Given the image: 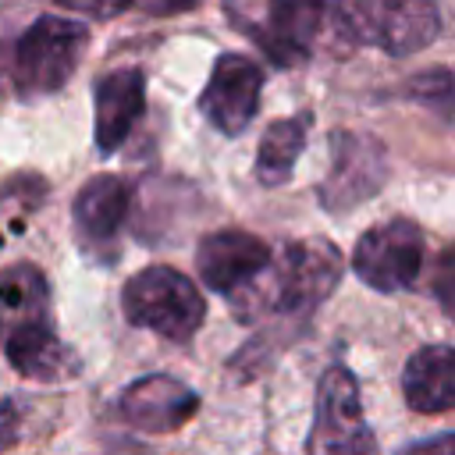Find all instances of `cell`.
Segmentation results:
<instances>
[{
  "label": "cell",
  "instance_id": "cell-1",
  "mask_svg": "<svg viewBox=\"0 0 455 455\" xmlns=\"http://www.w3.org/2000/svg\"><path fill=\"white\" fill-rule=\"evenodd\" d=\"M0 348L32 380H68L78 373L75 352L57 338L50 320L46 277L32 263H7L0 270Z\"/></svg>",
  "mask_w": 455,
  "mask_h": 455
},
{
  "label": "cell",
  "instance_id": "cell-2",
  "mask_svg": "<svg viewBox=\"0 0 455 455\" xmlns=\"http://www.w3.org/2000/svg\"><path fill=\"white\" fill-rule=\"evenodd\" d=\"M331 0H224L228 21L245 32L274 64H302L323 25Z\"/></svg>",
  "mask_w": 455,
  "mask_h": 455
},
{
  "label": "cell",
  "instance_id": "cell-3",
  "mask_svg": "<svg viewBox=\"0 0 455 455\" xmlns=\"http://www.w3.org/2000/svg\"><path fill=\"white\" fill-rule=\"evenodd\" d=\"M121 309L132 327L153 331L167 341H188L206 320L203 291L192 284V277L164 263H153L128 277Z\"/></svg>",
  "mask_w": 455,
  "mask_h": 455
},
{
  "label": "cell",
  "instance_id": "cell-4",
  "mask_svg": "<svg viewBox=\"0 0 455 455\" xmlns=\"http://www.w3.org/2000/svg\"><path fill=\"white\" fill-rule=\"evenodd\" d=\"M85 50H89V28L82 21L57 18V14L36 18L18 36L14 57H11L18 96L39 100V96L60 92L78 71Z\"/></svg>",
  "mask_w": 455,
  "mask_h": 455
},
{
  "label": "cell",
  "instance_id": "cell-5",
  "mask_svg": "<svg viewBox=\"0 0 455 455\" xmlns=\"http://www.w3.org/2000/svg\"><path fill=\"white\" fill-rule=\"evenodd\" d=\"M338 18L355 43L384 50L387 57H412L441 32L434 0H341Z\"/></svg>",
  "mask_w": 455,
  "mask_h": 455
},
{
  "label": "cell",
  "instance_id": "cell-6",
  "mask_svg": "<svg viewBox=\"0 0 455 455\" xmlns=\"http://www.w3.org/2000/svg\"><path fill=\"white\" fill-rule=\"evenodd\" d=\"M309 455H377V437L363 416L359 384L341 363L327 366L316 384V412L306 437Z\"/></svg>",
  "mask_w": 455,
  "mask_h": 455
},
{
  "label": "cell",
  "instance_id": "cell-7",
  "mask_svg": "<svg viewBox=\"0 0 455 455\" xmlns=\"http://www.w3.org/2000/svg\"><path fill=\"white\" fill-rule=\"evenodd\" d=\"M423 267V231L416 220L391 217L363 231L352 249L355 277L373 291H402Z\"/></svg>",
  "mask_w": 455,
  "mask_h": 455
},
{
  "label": "cell",
  "instance_id": "cell-8",
  "mask_svg": "<svg viewBox=\"0 0 455 455\" xmlns=\"http://www.w3.org/2000/svg\"><path fill=\"white\" fill-rule=\"evenodd\" d=\"M384 146L366 132H334L331 135V167L320 181V203L331 213H345L366 203L384 185Z\"/></svg>",
  "mask_w": 455,
  "mask_h": 455
},
{
  "label": "cell",
  "instance_id": "cell-9",
  "mask_svg": "<svg viewBox=\"0 0 455 455\" xmlns=\"http://www.w3.org/2000/svg\"><path fill=\"white\" fill-rule=\"evenodd\" d=\"M341 281V252L327 238L291 242L281 256L274 306L284 316H309Z\"/></svg>",
  "mask_w": 455,
  "mask_h": 455
},
{
  "label": "cell",
  "instance_id": "cell-10",
  "mask_svg": "<svg viewBox=\"0 0 455 455\" xmlns=\"http://www.w3.org/2000/svg\"><path fill=\"white\" fill-rule=\"evenodd\" d=\"M259 92L263 68L245 53H220L199 96V110L217 132L242 135L259 110Z\"/></svg>",
  "mask_w": 455,
  "mask_h": 455
},
{
  "label": "cell",
  "instance_id": "cell-11",
  "mask_svg": "<svg viewBox=\"0 0 455 455\" xmlns=\"http://www.w3.org/2000/svg\"><path fill=\"white\" fill-rule=\"evenodd\" d=\"M274 263L270 245L242 228H220L203 235L199 249H196V267L206 288L220 291V295H235L238 288H249V281H256L259 274H267Z\"/></svg>",
  "mask_w": 455,
  "mask_h": 455
},
{
  "label": "cell",
  "instance_id": "cell-12",
  "mask_svg": "<svg viewBox=\"0 0 455 455\" xmlns=\"http://www.w3.org/2000/svg\"><path fill=\"white\" fill-rule=\"evenodd\" d=\"M146 110V75L139 68L107 71L92 89V142L100 156L117 153Z\"/></svg>",
  "mask_w": 455,
  "mask_h": 455
},
{
  "label": "cell",
  "instance_id": "cell-13",
  "mask_svg": "<svg viewBox=\"0 0 455 455\" xmlns=\"http://www.w3.org/2000/svg\"><path fill=\"white\" fill-rule=\"evenodd\" d=\"M117 409L132 427L167 434V430L185 427L196 416L199 395L167 373H149V377H139L135 384H128L121 391Z\"/></svg>",
  "mask_w": 455,
  "mask_h": 455
},
{
  "label": "cell",
  "instance_id": "cell-14",
  "mask_svg": "<svg viewBox=\"0 0 455 455\" xmlns=\"http://www.w3.org/2000/svg\"><path fill=\"white\" fill-rule=\"evenodd\" d=\"M402 395L412 412L441 416L455 409V348L423 345L402 370Z\"/></svg>",
  "mask_w": 455,
  "mask_h": 455
},
{
  "label": "cell",
  "instance_id": "cell-15",
  "mask_svg": "<svg viewBox=\"0 0 455 455\" xmlns=\"http://www.w3.org/2000/svg\"><path fill=\"white\" fill-rule=\"evenodd\" d=\"M128 206H132L128 185L117 174H96L78 188L71 217H75V228L85 242L107 245L117 238V231L128 217Z\"/></svg>",
  "mask_w": 455,
  "mask_h": 455
},
{
  "label": "cell",
  "instance_id": "cell-16",
  "mask_svg": "<svg viewBox=\"0 0 455 455\" xmlns=\"http://www.w3.org/2000/svg\"><path fill=\"white\" fill-rule=\"evenodd\" d=\"M306 135H309V117L306 114H295V117H281L274 121L263 139H259V149H256V178L263 185H284L295 171V160L299 153L306 149Z\"/></svg>",
  "mask_w": 455,
  "mask_h": 455
},
{
  "label": "cell",
  "instance_id": "cell-17",
  "mask_svg": "<svg viewBox=\"0 0 455 455\" xmlns=\"http://www.w3.org/2000/svg\"><path fill=\"white\" fill-rule=\"evenodd\" d=\"M430 288H434V299L441 302V309L455 320V245H448L437 256L434 274H430Z\"/></svg>",
  "mask_w": 455,
  "mask_h": 455
},
{
  "label": "cell",
  "instance_id": "cell-18",
  "mask_svg": "<svg viewBox=\"0 0 455 455\" xmlns=\"http://www.w3.org/2000/svg\"><path fill=\"white\" fill-rule=\"evenodd\" d=\"M53 4L64 11H75V14H89V18H117L135 0H53Z\"/></svg>",
  "mask_w": 455,
  "mask_h": 455
},
{
  "label": "cell",
  "instance_id": "cell-19",
  "mask_svg": "<svg viewBox=\"0 0 455 455\" xmlns=\"http://www.w3.org/2000/svg\"><path fill=\"white\" fill-rule=\"evenodd\" d=\"M398 455H455V434H441V437L405 444V448H398Z\"/></svg>",
  "mask_w": 455,
  "mask_h": 455
},
{
  "label": "cell",
  "instance_id": "cell-20",
  "mask_svg": "<svg viewBox=\"0 0 455 455\" xmlns=\"http://www.w3.org/2000/svg\"><path fill=\"white\" fill-rule=\"evenodd\" d=\"M132 7H139V11H146V14H160V18H167V14H181V11L199 7V0H135Z\"/></svg>",
  "mask_w": 455,
  "mask_h": 455
},
{
  "label": "cell",
  "instance_id": "cell-21",
  "mask_svg": "<svg viewBox=\"0 0 455 455\" xmlns=\"http://www.w3.org/2000/svg\"><path fill=\"white\" fill-rule=\"evenodd\" d=\"M107 455H153L149 448L135 444V441H110L107 444Z\"/></svg>",
  "mask_w": 455,
  "mask_h": 455
},
{
  "label": "cell",
  "instance_id": "cell-22",
  "mask_svg": "<svg viewBox=\"0 0 455 455\" xmlns=\"http://www.w3.org/2000/svg\"><path fill=\"white\" fill-rule=\"evenodd\" d=\"M11 57H14V43L4 36V28H0V75L7 71V64H11Z\"/></svg>",
  "mask_w": 455,
  "mask_h": 455
}]
</instances>
